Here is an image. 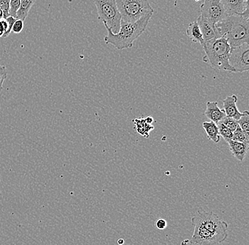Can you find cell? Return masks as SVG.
Segmentation results:
<instances>
[{
  "label": "cell",
  "instance_id": "2e32d148",
  "mask_svg": "<svg viewBox=\"0 0 249 245\" xmlns=\"http://www.w3.org/2000/svg\"><path fill=\"white\" fill-rule=\"evenodd\" d=\"M202 127L206 132L208 138L214 143H218L220 140L219 129L217 125L213 121H206L202 123Z\"/></svg>",
  "mask_w": 249,
  "mask_h": 245
},
{
  "label": "cell",
  "instance_id": "277c9868",
  "mask_svg": "<svg viewBox=\"0 0 249 245\" xmlns=\"http://www.w3.org/2000/svg\"><path fill=\"white\" fill-rule=\"evenodd\" d=\"M116 2L122 20L127 22H135L154 13L148 0H116Z\"/></svg>",
  "mask_w": 249,
  "mask_h": 245
},
{
  "label": "cell",
  "instance_id": "7a4b0ae2",
  "mask_svg": "<svg viewBox=\"0 0 249 245\" xmlns=\"http://www.w3.org/2000/svg\"><path fill=\"white\" fill-rule=\"evenodd\" d=\"M218 37H223L231 48L249 43V17L227 15L215 24Z\"/></svg>",
  "mask_w": 249,
  "mask_h": 245
},
{
  "label": "cell",
  "instance_id": "5b68a950",
  "mask_svg": "<svg viewBox=\"0 0 249 245\" xmlns=\"http://www.w3.org/2000/svg\"><path fill=\"white\" fill-rule=\"evenodd\" d=\"M97 9L98 19L106 23L113 34H117L121 27V13L116 0H93Z\"/></svg>",
  "mask_w": 249,
  "mask_h": 245
},
{
  "label": "cell",
  "instance_id": "44dd1931",
  "mask_svg": "<svg viewBox=\"0 0 249 245\" xmlns=\"http://www.w3.org/2000/svg\"><path fill=\"white\" fill-rule=\"evenodd\" d=\"M218 129H219V135L225 139V141L232 140L233 132L230 129L225 126L223 123L221 122L217 123Z\"/></svg>",
  "mask_w": 249,
  "mask_h": 245
},
{
  "label": "cell",
  "instance_id": "4dcf8cb0",
  "mask_svg": "<svg viewBox=\"0 0 249 245\" xmlns=\"http://www.w3.org/2000/svg\"><path fill=\"white\" fill-rule=\"evenodd\" d=\"M118 243L119 245H123L124 243V240H122V239H121V240H118Z\"/></svg>",
  "mask_w": 249,
  "mask_h": 245
},
{
  "label": "cell",
  "instance_id": "ac0fdd59",
  "mask_svg": "<svg viewBox=\"0 0 249 245\" xmlns=\"http://www.w3.org/2000/svg\"><path fill=\"white\" fill-rule=\"evenodd\" d=\"M135 125L137 126V131L140 135H144V134L149 133V131H152L149 129H154V126H149V123L146 122L145 119L140 118V119L135 120Z\"/></svg>",
  "mask_w": 249,
  "mask_h": 245
},
{
  "label": "cell",
  "instance_id": "7c38bea8",
  "mask_svg": "<svg viewBox=\"0 0 249 245\" xmlns=\"http://www.w3.org/2000/svg\"><path fill=\"white\" fill-rule=\"evenodd\" d=\"M196 21L200 26L202 37H203L205 42L213 40L214 38H219L217 31H216L215 26L213 25V23H210L205 19L202 18L201 16H199Z\"/></svg>",
  "mask_w": 249,
  "mask_h": 245
},
{
  "label": "cell",
  "instance_id": "603a6c76",
  "mask_svg": "<svg viewBox=\"0 0 249 245\" xmlns=\"http://www.w3.org/2000/svg\"><path fill=\"white\" fill-rule=\"evenodd\" d=\"M21 0H10V8H9V16L17 19V14L19 9Z\"/></svg>",
  "mask_w": 249,
  "mask_h": 245
},
{
  "label": "cell",
  "instance_id": "8fae6325",
  "mask_svg": "<svg viewBox=\"0 0 249 245\" xmlns=\"http://www.w3.org/2000/svg\"><path fill=\"white\" fill-rule=\"evenodd\" d=\"M237 101V96L235 94L227 96V98L223 100V110L225 111L226 116L232 118L236 121H238L242 115V113L239 112L236 107Z\"/></svg>",
  "mask_w": 249,
  "mask_h": 245
},
{
  "label": "cell",
  "instance_id": "1f68e13d",
  "mask_svg": "<svg viewBox=\"0 0 249 245\" xmlns=\"http://www.w3.org/2000/svg\"><path fill=\"white\" fill-rule=\"evenodd\" d=\"M2 19H3L2 12H1V9H0V20Z\"/></svg>",
  "mask_w": 249,
  "mask_h": 245
},
{
  "label": "cell",
  "instance_id": "52a82bcc",
  "mask_svg": "<svg viewBox=\"0 0 249 245\" xmlns=\"http://www.w3.org/2000/svg\"><path fill=\"white\" fill-rule=\"evenodd\" d=\"M229 63L234 73H244L249 70V45L244 43L231 48L229 57Z\"/></svg>",
  "mask_w": 249,
  "mask_h": 245
},
{
  "label": "cell",
  "instance_id": "6da1fadb",
  "mask_svg": "<svg viewBox=\"0 0 249 245\" xmlns=\"http://www.w3.org/2000/svg\"><path fill=\"white\" fill-rule=\"evenodd\" d=\"M152 15L142 17L135 22H127L121 20V27L117 34H113L111 29L104 23L108 32V35L104 38V41L107 44L113 45L118 50L132 48L135 40L145 31Z\"/></svg>",
  "mask_w": 249,
  "mask_h": 245
},
{
  "label": "cell",
  "instance_id": "7402d4cb",
  "mask_svg": "<svg viewBox=\"0 0 249 245\" xmlns=\"http://www.w3.org/2000/svg\"><path fill=\"white\" fill-rule=\"evenodd\" d=\"M220 122L223 123L225 126H227V127L230 129L232 132L239 127L237 121L233 119L232 118H230V117L225 116Z\"/></svg>",
  "mask_w": 249,
  "mask_h": 245
},
{
  "label": "cell",
  "instance_id": "83f0119b",
  "mask_svg": "<svg viewBox=\"0 0 249 245\" xmlns=\"http://www.w3.org/2000/svg\"><path fill=\"white\" fill-rule=\"evenodd\" d=\"M155 226L159 230H164L167 226V222H166V220L163 219V218H159L156 221Z\"/></svg>",
  "mask_w": 249,
  "mask_h": 245
},
{
  "label": "cell",
  "instance_id": "d6a6232c",
  "mask_svg": "<svg viewBox=\"0 0 249 245\" xmlns=\"http://www.w3.org/2000/svg\"><path fill=\"white\" fill-rule=\"evenodd\" d=\"M68 1H69L70 3H71V1H72V0H68Z\"/></svg>",
  "mask_w": 249,
  "mask_h": 245
},
{
  "label": "cell",
  "instance_id": "cb8c5ba5",
  "mask_svg": "<svg viewBox=\"0 0 249 245\" xmlns=\"http://www.w3.org/2000/svg\"><path fill=\"white\" fill-rule=\"evenodd\" d=\"M10 0H0V9L2 12L3 19H7L9 17V8H10Z\"/></svg>",
  "mask_w": 249,
  "mask_h": 245
},
{
  "label": "cell",
  "instance_id": "d4e9b609",
  "mask_svg": "<svg viewBox=\"0 0 249 245\" xmlns=\"http://www.w3.org/2000/svg\"><path fill=\"white\" fill-rule=\"evenodd\" d=\"M6 21H7L8 23V29L7 31L4 33V35L2 36V38H7L9 37L10 33L12 32V27H13L14 23H15L17 19L14 18V17L9 16L7 19H5Z\"/></svg>",
  "mask_w": 249,
  "mask_h": 245
},
{
  "label": "cell",
  "instance_id": "30bf717a",
  "mask_svg": "<svg viewBox=\"0 0 249 245\" xmlns=\"http://www.w3.org/2000/svg\"><path fill=\"white\" fill-rule=\"evenodd\" d=\"M227 15L249 17V0H221Z\"/></svg>",
  "mask_w": 249,
  "mask_h": 245
},
{
  "label": "cell",
  "instance_id": "5bb4252c",
  "mask_svg": "<svg viewBox=\"0 0 249 245\" xmlns=\"http://www.w3.org/2000/svg\"><path fill=\"white\" fill-rule=\"evenodd\" d=\"M227 143H228L230 151H231L233 157L236 160L242 162L244 158H245L247 152H248V143H241V142L234 141V140H229V141H227Z\"/></svg>",
  "mask_w": 249,
  "mask_h": 245
},
{
  "label": "cell",
  "instance_id": "ffe728a7",
  "mask_svg": "<svg viewBox=\"0 0 249 245\" xmlns=\"http://www.w3.org/2000/svg\"><path fill=\"white\" fill-rule=\"evenodd\" d=\"M237 122L241 130L249 135V112L248 111L243 112L241 118L238 120Z\"/></svg>",
  "mask_w": 249,
  "mask_h": 245
},
{
  "label": "cell",
  "instance_id": "e0dca14e",
  "mask_svg": "<svg viewBox=\"0 0 249 245\" xmlns=\"http://www.w3.org/2000/svg\"><path fill=\"white\" fill-rule=\"evenodd\" d=\"M35 1L36 0H21L19 9L17 14V19L24 21Z\"/></svg>",
  "mask_w": 249,
  "mask_h": 245
},
{
  "label": "cell",
  "instance_id": "d6986e66",
  "mask_svg": "<svg viewBox=\"0 0 249 245\" xmlns=\"http://www.w3.org/2000/svg\"><path fill=\"white\" fill-rule=\"evenodd\" d=\"M232 140L241 142V143H248L249 144V135L246 133L244 131L241 130L240 127H238L233 132Z\"/></svg>",
  "mask_w": 249,
  "mask_h": 245
},
{
  "label": "cell",
  "instance_id": "f1b7e54d",
  "mask_svg": "<svg viewBox=\"0 0 249 245\" xmlns=\"http://www.w3.org/2000/svg\"><path fill=\"white\" fill-rule=\"evenodd\" d=\"M8 29V23L6 19H2L0 20V38L2 37L4 35V33L7 31Z\"/></svg>",
  "mask_w": 249,
  "mask_h": 245
},
{
  "label": "cell",
  "instance_id": "836d02e7",
  "mask_svg": "<svg viewBox=\"0 0 249 245\" xmlns=\"http://www.w3.org/2000/svg\"><path fill=\"white\" fill-rule=\"evenodd\" d=\"M195 1H200V0H195Z\"/></svg>",
  "mask_w": 249,
  "mask_h": 245
},
{
  "label": "cell",
  "instance_id": "ba28073f",
  "mask_svg": "<svg viewBox=\"0 0 249 245\" xmlns=\"http://www.w3.org/2000/svg\"><path fill=\"white\" fill-rule=\"evenodd\" d=\"M215 26L216 23L227 17L221 0H204L200 6V15Z\"/></svg>",
  "mask_w": 249,
  "mask_h": 245
},
{
  "label": "cell",
  "instance_id": "9a60e30c",
  "mask_svg": "<svg viewBox=\"0 0 249 245\" xmlns=\"http://www.w3.org/2000/svg\"><path fill=\"white\" fill-rule=\"evenodd\" d=\"M186 34L194 43H200L202 46L205 44V40L202 37V32L197 21H195L188 25L186 29Z\"/></svg>",
  "mask_w": 249,
  "mask_h": 245
},
{
  "label": "cell",
  "instance_id": "9c48e42d",
  "mask_svg": "<svg viewBox=\"0 0 249 245\" xmlns=\"http://www.w3.org/2000/svg\"><path fill=\"white\" fill-rule=\"evenodd\" d=\"M194 235L191 240L193 245H217L225 241L227 236L217 235L206 230L198 223H194Z\"/></svg>",
  "mask_w": 249,
  "mask_h": 245
},
{
  "label": "cell",
  "instance_id": "4fadbf2b",
  "mask_svg": "<svg viewBox=\"0 0 249 245\" xmlns=\"http://www.w3.org/2000/svg\"><path fill=\"white\" fill-rule=\"evenodd\" d=\"M205 115L210 121L217 124L226 116L225 111L219 109L217 101H208Z\"/></svg>",
  "mask_w": 249,
  "mask_h": 245
},
{
  "label": "cell",
  "instance_id": "f546056e",
  "mask_svg": "<svg viewBox=\"0 0 249 245\" xmlns=\"http://www.w3.org/2000/svg\"><path fill=\"white\" fill-rule=\"evenodd\" d=\"M144 119H145L146 122L149 123V124H151L153 121V118L151 116H148L147 118H144Z\"/></svg>",
  "mask_w": 249,
  "mask_h": 245
},
{
  "label": "cell",
  "instance_id": "3957f363",
  "mask_svg": "<svg viewBox=\"0 0 249 245\" xmlns=\"http://www.w3.org/2000/svg\"><path fill=\"white\" fill-rule=\"evenodd\" d=\"M202 47L205 52L203 60L205 62L208 60L213 69L234 73L229 63L231 48L223 37L205 42Z\"/></svg>",
  "mask_w": 249,
  "mask_h": 245
},
{
  "label": "cell",
  "instance_id": "8992f818",
  "mask_svg": "<svg viewBox=\"0 0 249 245\" xmlns=\"http://www.w3.org/2000/svg\"><path fill=\"white\" fill-rule=\"evenodd\" d=\"M192 223H198L213 233L228 236V225L213 212H207L199 209L196 215L192 218Z\"/></svg>",
  "mask_w": 249,
  "mask_h": 245
},
{
  "label": "cell",
  "instance_id": "484cf974",
  "mask_svg": "<svg viewBox=\"0 0 249 245\" xmlns=\"http://www.w3.org/2000/svg\"><path fill=\"white\" fill-rule=\"evenodd\" d=\"M7 77V71L5 66L0 65V92L3 89V84Z\"/></svg>",
  "mask_w": 249,
  "mask_h": 245
},
{
  "label": "cell",
  "instance_id": "4316f807",
  "mask_svg": "<svg viewBox=\"0 0 249 245\" xmlns=\"http://www.w3.org/2000/svg\"><path fill=\"white\" fill-rule=\"evenodd\" d=\"M23 29V21L22 20L17 19L15 23H14L13 27H12V31L15 34H19L22 31Z\"/></svg>",
  "mask_w": 249,
  "mask_h": 245
}]
</instances>
